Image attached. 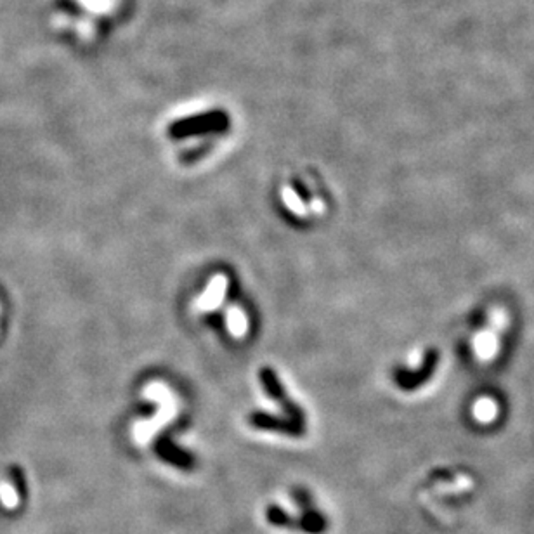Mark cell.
I'll return each instance as SVG.
<instances>
[{
    "label": "cell",
    "instance_id": "obj_2",
    "mask_svg": "<svg viewBox=\"0 0 534 534\" xmlns=\"http://www.w3.org/2000/svg\"><path fill=\"white\" fill-rule=\"evenodd\" d=\"M261 379H262V383H264V386H266V389L269 390L270 396H274V397H276V399L283 401L284 404H287V408L290 409L291 413H295V415H297V416H300V411H298V409L295 408V406H291V402L287 399V396H284L283 387H281V383L277 382L276 375H274V373L270 372L269 368L262 369V372H261Z\"/></svg>",
    "mask_w": 534,
    "mask_h": 534
},
{
    "label": "cell",
    "instance_id": "obj_6",
    "mask_svg": "<svg viewBox=\"0 0 534 534\" xmlns=\"http://www.w3.org/2000/svg\"><path fill=\"white\" fill-rule=\"evenodd\" d=\"M311 206H312V212L314 213H323V210H325V205H323V201L319 200V198H314V200L311 201Z\"/></svg>",
    "mask_w": 534,
    "mask_h": 534
},
{
    "label": "cell",
    "instance_id": "obj_1",
    "mask_svg": "<svg viewBox=\"0 0 534 534\" xmlns=\"http://www.w3.org/2000/svg\"><path fill=\"white\" fill-rule=\"evenodd\" d=\"M226 290L227 277L224 276V274H217V276L212 277L206 290L203 291L201 297L197 300V307L200 309V311H213V309L219 307L220 302L224 300Z\"/></svg>",
    "mask_w": 534,
    "mask_h": 534
},
{
    "label": "cell",
    "instance_id": "obj_3",
    "mask_svg": "<svg viewBox=\"0 0 534 534\" xmlns=\"http://www.w3.org/2000/svg\"><path fill=\"white\" fill-rule=\"evenodd\" d=\"M227 330L234 338H243L248 332V321L245 312L236 305H231L227 311Z\"/></svg>",
    "mask_w": 534,
    "mask_h": 534
},
{
    "label": "cell",
    "instance_id": "obj_4",
    "mask_svg": "<svg viewBox=\"0 0 534 534\" xmlns=\"http://www.w3.org/2000/svg\"><path fill=\"white\" fill-rule=\"evenodd\" d=\"M283 203L298 217L307 215V208H305L304 201L298 198V194L295 193L291 188H283Z\"/></svg>",
    "mask_w": 534,
    "mask_h": 534
},
{
    "label": "cell",
    "instance_id": "obj_5",
    "mask_svg": "<svg viewBox=\"0 0 534 534\" xmlns=\"http://www.w3.org/2000/svg\"><path fill=\"white\" fill-rule=\"evenodd\" d=\"M0 501L7 510H14L20 505V498H17L16 489L10 484L0 482Z\"/></svg>",
    "mask_w": 534,
    "mask_h": 534
}]
</instances>
